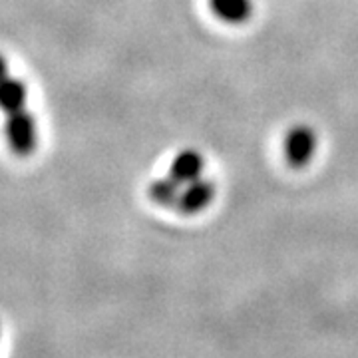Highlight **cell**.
Masks as SVG:
<instances>
[{"label": "cell", "mask_w": 358, "mask_h": 358, "mask_svg": "<svg viewBox=\"0 0 358 358\" xmlns=\"http://www.w3.org/2000/svg\"><path fill=\"white\" fill-rule=\"evenodd\" d=\"M4 136L16 155H30L36 150V122L28 110H18L13 114H6L4 124Z\"/></svg>", "instance_id": "1"}, {"label": "cell", "mask_w": 358, "mask_h": 358, "mask_svg": "<svg viewBox=\"0 0 358 358\" xmlns=\"http://www.w3.org/2000/svg\"><path fill=\"white\" fill-rule=\"evenodd\" d=\"M317 152V134L308 126H294L285 138V155L293 167H305Z\"/></svg>", "instance_id": "2"}, {"label": "cell", "mask_w": 358, "mask_h": 358, "mask_svg": "<svg viewBox=\"0 0 358 358\" xmlns=\"http://www.w3.org/2000/svg\"><path fill=\"white\" fill-rule=\"evenodd\" d=\"M213 197H215V185L207 179L199 178L181 187V195L176 207L185 215H193L203 211L213 201Z\"/></svg>", "instance_id": "3"}, {"label": "cell", "mask_w": 358, "mask_h": 358, "mask_svg": "<svg viewBox=\"0 0 358 358\" xmlns=\"http://www.w3.org/2000/svg\"><path fill=\"white\" fill-rule=\"evenodd\" d=\"M205 169V159L203 155L195 150H183L179 152L173 162H171V169H169V176L176 178L181 183H192L195 179H199L203 176Z\"/></svg>", "instance_id": "4"}, {"label": "cell", "mask_w": 358, "mask_h": 358, "mask_svg": "<svg viewBox=\"0 0 358 358\" xmlns=\"http://www.w3.org/2000/svg\"><path fill=\"white\" fill-rule=\"evenodd\" d=\"M26 100H28V86L24 80L6 76L0 82V110L4 114L24 110Z\"/></svg>", "instance_id": "5"}, {"label": "cell", "mask_w": 358, "mask_h": 358, "mask_svg": "<svg viewBox=\"0 0 358 358\" xmlns=\"http://www.w3.org/2000/svg\"><path fill=\"white\" fill-rule=\"evenodd\" d=\"M209 8L219 20L229 22V24H241L245 20H249V16L253 13V2L251 0H209Z\"/></svg>", "instance_id": "6"}, {"label": "cell", "mask_w": 358, "mask_h": 358, "mask_svg": "<svg viewBox=\"0 0 358 358\" xmlns=\"http://www.w3.org/2000/svg\"><path fill=\"white\" fill-rule=\"evenodd\" d=\"M150 199L155 205H162V207H173L178 205L179 195H181V183L178 179L167 176V178L155 179L154 183L150 185Z\"/></svg>", "instance_id": "7"}, {"label": "cell", "mask_w": 358, "mask_h": 358, "mask_svg": "<svg viewBox=\"0 0 358 358\" xmlns=\"http://www.w3.org/2000/svg\"><path fill=\"white\" fill-rule=\"evenodd\" d=\"M6 76H8V62H6V58L0 54V82Z\"/></svg>", "instance_id": "8"}]
</instances>
